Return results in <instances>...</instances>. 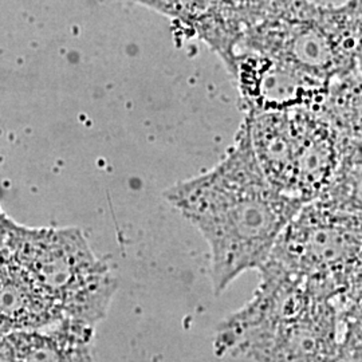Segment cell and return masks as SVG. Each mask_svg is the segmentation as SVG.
Masks as SVG:
<instances>
[{"mask_svg": "<svg viewBox=\"0 0 362 362\" xmlns=\"http://www.w3.org/2000/svg\"><path fill=\"white\" fill-rule=\"evenodd\" d=\"M164 199L206 239L216 296L248 270H259L300 202L264 176L245 117L233 146L207 172L181 180Z\"/></svg>", "mask_w": 362, "mask_h": 362, "instance_id": "6da1fadb", "label": "cell"}, {"mask_svg": "<svg viewBox=\"0 0 362 362\" xmlns=\"http://www.w3.org/2000/svg\"><path fill=\"white\" fill-rule=\"evenodd\" d=\"M218 327L219 356L254 362H361V306H342L275 272Z\"/></svg>", "mask_w": 362, "mask_h": 362, "instance_id": "7a4b0ae2", "label": "cell"}, {"mask_svg": "<svg viewBox=\"0 0 362 362\" xmlns=\"http://www.w3.org/2000/svg\"><path fill=\"white\" fill-rule=\"evenodd\" d=\"M361 215L360 199L303 204L259 270L284 275L342 306L361 305Z\"/></svg>", "mask_w": 362, "mask_h": 362, "instance_id": "3957f363", "label": "cell"}, {"mask_svg": "<svg viewBox=\"0 0 362 362\" xmlns=\"http://www.w3.org/2000/svg\"><path fill=\"white\" fill-rule=\"evenodd\" d=\"M361 0H278L243 34L238 52L267 54L329 82L361 73Z\"/></svg>", "mask_w": 362, "mask_h": 362, "instance_id": "277c9868", "label": "cell"}, {"mask_svg": "<svg viewBox=\"0 0 362 362\" xmlns=\"http://www.w3.org/2000/svg\"><path fill=\"white\" fill-rule=\"evenodd\" d=\"M6 248L65 320L95 327L106 317L117 279L81 230L15 224Z\"/></svg>", "mask_w": 362, "mask_h": 362, "instance_id": "5b68a950", "label": "cell"}, {"mask_svg": "<svg viewBox=\"0 0 362 362\" xmlns=\"http://www.w3.org/2000/svg\"><path fill=\"white\" fill-rule=\"evenodd\" d=\"M246 115L286 112L321 104L330 82L272 55L239 50L231 73Z\"/></svg>", "mask_w": 362, "mask_h": 362, "instance_id": "8992f818", "label": "cell"}, {"mask_svg": "<svg viewBox=\"0 0 362 362\" xmlns=\"http://www.w3.org/2000/svg\"><path fill=\"white\" fill-rule=\"evenodd\" d=\"M65 321L50 298L6 247L0 248V336L40 330ZM69 321V320H67Z\"/></svg>", "mask_w": 362, "mask_h": 362, "instance_id": "52a82bcc", "label": "cell"}, {"mask_svg": "<svg viewBox=\"0 0 362 362\" xmlns=\"http://www.w3.org/2000/svg\"><path fill=\"white\" fill-rule=\"evenodd\" d=\"M94 327L62 321L40 330L0 336V362H94Z\"/></svg>", "mask_w": 362, "mask_h": 362, "instance_id": "ba28073f", "label": "cell"}, {"mask_svg": "<svg viewBox=\"0 0 362 362\" xmlns=\"http://www.w3.org/2000/svg\"><path fill=\"white\" fill-rule=\"evenodd\" d=\"M278 0H214V6L221 23L240 45L243 34L255 26ZM239 49V47H238Z\"/></svg>", "mask_w": 362, "mask_h": 362, "instance_id": "9c48e42d", "label": "cell"}, {"mask_svg": "<svg viewBox=\"0 0 362 362\" xmlns=\"http://www.w3.org/2000/svg\"><path fill=\"white\" fill-rule=\"evenodd\" d=\"M15 224L16 223L10 219L0 208V248L6 247V243L11 235Z\"/></svg>", "mask_w": 362, "mask_h": 362, "instance_id": "30bf717a", "label": "cell"}]
</instances>
